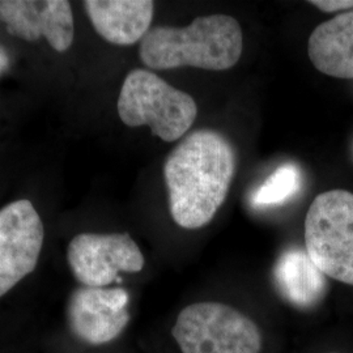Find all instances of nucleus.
<instances>
[{"label":"nucleus","mask_w":353,"mask_h":353,"mask_svg":"<svg viewBox=\"0 0 353 353\" xmlns=\"http://www.w3.org/2000/svg\"><path fill=\"white\" fill-rule=\"evenodd\" d=\"M274 283L280 296L299 309H312L327 293L326 275L307 252L292 248L280 255L274 268Z\"/></svg>","instance_id":"nucleus-11"},{"label":"nucleus","mask_w":353,"mask_h":353,"mask_svg":"<svg viewBox=\"0 0 353 353\" xmlns=\"http://www.w3.org/2000/svg\"><path fill=\"white\" fill-rule=\"evenodd\" d=\"M301 188V172L294 164H284L254 190L252 205L255 208H267L287 202Z\"/></svg>","instance_id":"nucleus-13"},{"label":"nucleus","mask_w":353,"mask_h":353,"mask_svg":"<svg viewBox=\"0 0 353 353\" xmlns=\"http://www.w3.org/2000/svg\"><path fill=\"white\" fill-rule=\"evenodd\" d=\"M234 170L236 152L224 135L198 130L182 140L164 165L169 208L176 225H207L225 201Z\"/></svg>","instance_id":"nucleus-1"},{"label":"nucleus","mask_w":353,"mask_h":353,"mask_svg":"<svg viewBox=\"0 0 353 353\" xmlns=\"http://www.w3.org/2000/svg\"><path fill=\"white\" fill-rule=\"evenodd\" d=\"M172 335L182 353H261L256 323L227 303L204 301L186 306Z\"/></svg>","instance_id":"nucleus-4"},{"label":"nucleus","mask_w":353,"mask_h":353,"mask_svg":"<svg viewBox=\"0 0 353 353\" xmlns=\"http://www.w3.org/2000/svg\"><path fill=\"white\" fill-rule=\"evenodd\" d=\"M305 252L328 278L353 285V194L322 192L305 219Z\"/></svg>","instance_id":"nucleus-5"},{"label":"nucleus","mask_w":353,"mask_h":353,"mask_svg":"<svg viewBox=\"0 0 353 353\" xmlns=\"http://www.w3.org/2000/svg\"><path fill=\"white\" fill-rule=\"evenodd\" d=\"M67 261L76 280L92 288H105L119 272L137 274L144 267V255L128 233H81L67 250Z\"/></svg>","instance_id":"nucleus-6"},{"label":"nucleus","mask_w":353,"mask_h":353,"mask_svg":"<svg viewBox=\"0 0 353 353\" xmlns=\"http://www.w3.org/2000/svg\"><path fill=\"white\" fill-rule=\"evenodd\" d=\"M10 67V57L6 49L0 46V76L3 75Z\"/></svg>","instance_id":"nucleus-15"},{"label":"nucleus","mask_w":353,"mask_h":353,"mask_svg":"<svg viewBox=\"0 0 353 353\" xmlns=\"http://www.w3.org/2000/svg\"><path fill=\"white\" fill-rule=\"evenodd\" d=\"M310 4L316 6L323 12L332 13L353 8V0H313Z\"/></svg>","instance_id":"nucleus-14"},{"label":"nucleus","mask_w":353,"mask_h":353,"mask_svg":"<svg viewBox=\"0 0 353 353\" xmlns=\"http://www.w3.org/2000/svg\"><path fill=\"white\" fill-rule=\"evenodd\" d=\"M117 110L126 126H148L154 137L176 141L192 126L198 105L160 76L148 70H134L123 81Z\"/></svg>","instance_id":"nucleus-3"},{"label":"nucleus","mask_w":353,"mask_h":353,"mask_svg":"<svg viewBox=\"0 0 353 353\" xmlns=\"http://www.w3.org/2000/svg\"><path fill=\"white\" fill-rule=\"evenodd\" d=\"M240 24L227 14L196 17L189 26H154L140 41L141 62L152 70L195 67L225 71L240 61Z\"/></svg>","instance_id":"nucleus-2"},{"label":"nucleus","mask_w":353,"mask_h":353,"mask_svg":"<svg viewBox=\"0 0 353 353\" xmlns=\"http://www.w3.org/2000/svg\"><path fill=\"white\" fill-rule=\"evenodd\" d=\"M128 293L123 288H92L74 290L67 303V322L79 341L102 345L115 341L130 321Z\"/></svg>","instance_id":"nucleus-8"},{"label":"nucleus","mask_w":353,"mask_h":353,"mask_svg":"<svg viewBox=\"0 0 353 353\" xmlns=\"http://www.w3.org/2000/svg\"><path fill=\"white\" fill-rule=\"evenodd\" d=\"M307 54L319 72L353 79V11L316 26L307 42Z\"/></svg>","instance_id":"nucleus-12"},{"label":"nucleus","mask_w":353,"mask_h":353,"mask_svg":"<svg viewBox=\"0 0 353 353\" xmlns=\"http://www.w3.org/2000/svg\"><path fill=\"white\" fill-rule=\"evenodd\" d=\"M0 21L14 37L28 42L45 38L58 52L74 43L75 21L67 0H0Z\"/></svg>","instance_id":"nucleus-9"},{"label":"nucleus","mask_w":353,"mask_h":353,"mask_svg":"<svg viewBox=\"0 0 353 353\" xmlns=\"http://www.w3.org/2000/svg\"><path fill=\"white\" fill-rule=\"evenodd\" d=\"M83 4L94 30L113 45H134L151 29V0H87Z\"/></svg>","instance_id":"nucleus-10"},{"label":"nucleus","mask_w":353,"mask_h":353,"mask_svg":"<svg viewBox=\"0 0 353 353\" xmlns=\"http://www.w3.org/2000/svg\"><path fill=\"white\" fill-rule=\"evenodd\" d=\"M45 239L33 203H10L0 210V297L37 267Z\"/></svg>","instance_id":"nucleus-7"}]
</instances>
